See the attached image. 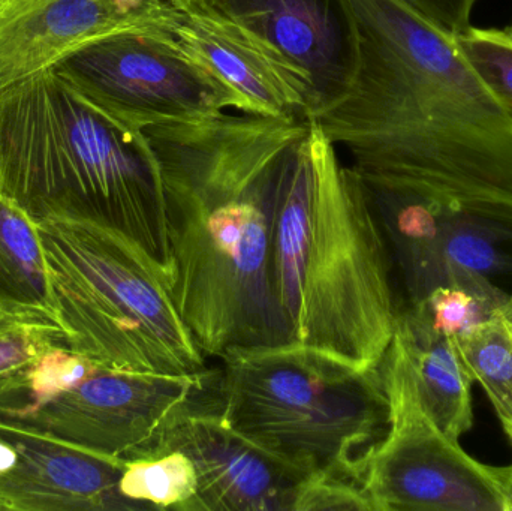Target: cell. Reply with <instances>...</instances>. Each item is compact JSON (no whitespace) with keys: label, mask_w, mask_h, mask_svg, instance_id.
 <instances>
[{"label":"cell","mask_w":512,"mask_h":511,"mask_svg":"<svg viewBox=\"0 0 512 511\" xmlns=\"http://www.w3.org/2000/svg\"><path fill=\"white\" fill-rule=\"evenodd\" d=\"M59 324L72 350L119 371L200 375L170 272L141 246L84 219H36Z\"/></svg>","instance_id":"5b68a950"},{"label":"cell","mask_w":512,"mask_h":511,"mask_svg":"<svg viewBox=\"0 0 512 511\" xmlns=\"http://www.w3.org/2000/svg\"><path fill=\"white\" fill-rule=\"evenodd\" d=\"M195 398L168 423L155 450H179L191 459L195 511H295L310 477L234 431L215 405L195 407Z\"/></svg>","instance_id":"8fae6325"},{"label":"cell","mask_w":512,"mask_h":511,"mask_svg":"<svg viewBox=\"0 0 512 511\" xmlns=\"http://www.w3.org/2000/svg\"><path fill=\"white\" fill-rule=\"evenodd\" d=\"M357 174L384 230L402 308L442 287L468 291L492 311L512 303V207Z\"/></svg>","instance_id":"ba28073f"},{"label":"cell","mask_w":512,"mask_h":511,"mask_svg":"<svg viewBox=\"0 0 512 511\" xmlns=\"http://www.w3.org/2000/svg\"><path fill=\"white\" fill-rule=\"evenodd\" d=\"M454 38L487 86L512 111V38L507 30L471 26Z\"/></svg>","instance_id":"7402d4cb"},{"label":"cell","mask_w":512,"mask_h":511,"mask_svg":"<svg viewBox=\"0 0 512 511\" xmlns=\"http://www.w3.org/2000/svg\"><path fill=\"white\" fill-rule=\"evenodd\" d=\"M63 341L65 332L54 321L0 308V381L38 362Z\"/></svg>","instance_id":"44dd1931"},{"label":"cell","mask_w":512,"mask_h":511,"mask_svg":"<svg viewBox=\"0 0 512 511\" xmlns=\"http://www.w3.org/2000/svg\"><path fill=\"white\" fill-rule=\"evenodd\" d=\"M505 30H507L508 35H510V36H511V38H512V23H511V26H510V27H508V29H505Z\"/></svg>","instance_id":"83f0119b"},{"label":"cell","mask_w":512,"mask_h":511,"mask_svg":"<svg viewBox=\"0 0 512 511\" xmlns=\"http://www.w3.org/2000/svg\"><path fill=\"white\" fill-rule=\"evenodd\" d=\"M51 69L96 107L138 131L200 122L227 108L246 113L243 99L192 60L174 33H114L72 51Z\"/></svg>","instance_id":"30bf717a"},{"label":"cell","mask_w":512,"mask_h":511,"mask_svg":"<svg viewBox=\"0 0 512 511\" xmlns=\"http://www.w3.org/2000/svg\"><path fill=\"white\" fill-rule=\"evenodd\" d=\"M454 342L512 444V303L496 309Z\"/></svg>","instance_id":"d6986e66"},{"label":"cell","mask_w":512,"mask_h":511,"mask_svg":"<svg viewBox=\"0 0 512 511\" xmlns=\"http://www.w3.org/2000/svg\"><path fill=\"white\" fill-rule=\"evenodd\" d=\"M300 69L312 92V120L351 89L358 30L351 0H201Z\"/></svg>","instance_id":"4fadbf2b"},{"label":"cell","mask_w":512,"mask_h":511,"mask_svg":"<svg viewBox=\"0 0 512 511\" xmlns=\"http://www.w3.org/2000/svg\"><path fill=\"white\" fill-rule=\"evenodd\" d=\"M207 375L119 371L63 341L0 381V420L116 459L152 455Z\"/></svg>","instance_id":"52a82bcc"},{"label":"cell","mask_w":512,"mask_h":511,"mask_svg":"<svg viewBox=\"0 0 512 511\" xmlns=\"http://www.w3.org/2000/svg\"><path fill=\"white\" fill-rule=\"evenodd\" d=\"M0 194L35 221L66 216L111 228L170 272L161 168L146 132L53 69L0 90Z\"/></svg>","instance_id":"3957f363"},{"label":"cell","mask_w":512,"mask_h":511,"mask_svg":"<svg viewBox=\"0 0 512 511\" xmlns=\"http://www.w3.org/2000/svg\"><path fill=\"white\" fill-rule=\"evenodd\" d=\"M409 306H418L433 327L451 339L465 335L495 312L478 297L454 287L436 288L426 299Z\"/></svg>","instance_id":"603a6c76"},{"label":"cell","mask_w":512,"mask_h":511,"mask_svg":"<svg viewBox=\"0 0 512 511\" xmlns=\"http://www.w3.org/2000/svg\"><path fill=\"white\" fill-rule=\"evenodd\" d=\"M192 60L243 99L246 113L312 122V92L300 69L233 21L200 6L176 32Z\"/></svg>","instance_id":"9a60e30c"},{"label":"cell","mask_w":512,"mask_h":511,"mask_svg":"<svg viewBox=\"0 0 512 511\" xmlns=\"http://www.w3.org/2000/svg\"><path fill=\"white\" fill-rule=\"evenodd\" d=\"M310 122L221 113L152 126L164 186L174 305L204 357L295 341L277 302L273 225Z\"/></svg>","instance_id":"6da1fadb"},{"label":"cell","mask_w":512,"mask_h":511,"mask_svg":"<svg viewBox=\"0 0 512 511\" xmlns=\"http://www.w3.org/2000/svg\"><path fill=\"white\" fill-rule=\"evenodd\" d=\"M5 2H8V0H0V6H2Z\"/></svg>","instance_id":"f1b7e54d"},{"label":"cell","mask_w":512,"mask_h":511,"mask_svg":"<svg viewBox=\"0 0 512 511\" xmlns=\"http://www.w3.org/2000/svg\"><path fill=\"white\" fill-rule=\"evenodd\" d=\"M125 459L0 420V511H132L120 494Z\"/></svg>","instance_id":"5bb4252c"},{"label":"cell","mask_w":512,"mask_h":511,"mask_svg":"<svg viewBox=\"0 0 512 511\" xmlns=\"http://www.w3.org/2000/svg\"><path fill=\"white\" fill-rule=\"evenodd\" d=\"M415 12L450 35L471 27L472 11L478 0H402Z\"/></svg>","instance_id":"d4e9b609"},{"label":"cell","mask_w":512,"mask_h":511,"mask_svg":"<svg viewBox=\"0 0 512 511\" xmlns=\"http://www.w3.org/2000/svg\"><path fill=\"white\" fill-rule=\"evenodd\" d=\"M508 492H510V506L512 511V464L508 465Z\"/></svg>","instance_id":"4316f807"},{"label":"cell","mask_w":512,"mask_h":511,"mask_svg":"<svg viewBox=\"0 0 512 511\" xmlns=\"http://www.w3.org/2000/svg\"><path fill=\"white\" fill-rule=\"evenodd\" d=\"M379 369L390 425L361 485L372 511H511L508 467L477 461L435 425L391 348Z\"/></svg>","instance_id":"9c48e42d"},{"label":"cell","mask_w":512,"mask_h":511,"mask_svg":"<svg viewBox=\"0 0 512 511\" xmlns=\"http://www.w3.org/2000/svg\"><path fill=\"white\" fill-rule=\"evenodd\" d=\"M119 489L132 511H195L197 471L185 453L159 450L143 458L125 459Z\"/></svg>","instance_id":"ffe728a7"},{"label":"cell","mask_w":512,"mask_h":511,"mask_svg":"<svg viewBox=\"0 0 512 511\" xmlns=\"http://www.w3.org/2000/svg\"><path fill=\"white\" fill-rule=\"evenodd\" d=\"M312 210L313 164L307 135L286 168L273 225L274 288L294 335L309 251Z\"/></svg>","instance_id":"e0dca14e"},{"label":"cell","mask_w":512,"mask_h":511,"mask_svg":"<svg viewBox=\"0 0 512 511\" xmlns=\"http://www.w3.org/2000/svg\"><path fill=\"white\" fill-rule=\"evenodd\" d=\"M358 68L315 122L357 173L512 207V111L456 38L402 0H351Z\"/></svg>","instance_id":"7a4b0ae2"},{"label":"cell","mask_w":512,"mask_h":511,"mask_svg":"<svg viewBox=\"0 0 512 511\" xmlns=\"http://www.w3.org/2000/svg\"><path fill=\"white\" fill-rule=\"evenodd\" d=\"M216 411L234 431L309 477L363 485L390 425L381 369L300 342L222 359Z\"/></svg>","instance_id":"277c9868"},{"label":"cell","mask_w":512,"mask_h":511,"mask_svg":"<svg viewBox=\"0 0 512 511\" xmlns=\"http://www.w3.org/2000/svg\"><path fill=\"white\" fill-rule=\"evenodd\" d=\"M168 2L176 6L177 9H180V11L185 12V14L195 11V9L201 6V0H168Z\"/></svg>","instance_id":"484cf974"},{"label":"cell","mask_w":512,"mask_h":511,"mask_svg":"<svg viewBox=\"0 0 512 511\" xmlns=\"http://www.w3.org/2000/svg\"><path fill=\"white\" fill-rule=\"evenodd\" d=\"M0 308L38 315L59 324L38 225L32 216L2 194Z\"/></svg>","instance_id":"ac0fdd59"},{"label":"cell","mask_w":512,"mask_h":511,"mask_svg":"<svg viewBox=\"0 0 512 511\" xmlns=\"http://www.w3.org/2000/svg\"><path fill=\"white\" fill-rule=\"evenodd\" d=\"M372 511L363 488L355 483L310 477L301 489L295 511Z\"/></svg>","instance_id":"cb8c5ba5"},{"label":"cell","mask_w":512,"mask_h":511,"mask_svg":"<svg viewBox=\"0 0 512 511\" xmlns=\"http://www.w3.org/2000/svg\"><path fill=\"white\" fill-rule=\"evenodd\" d=\"M185 15L168 0H8L0 6V90L104 36L174 33Z\"/></svg>","instance_id":"7c38bea8"},{"label":"cell","mask_w":512,"mask_h":511,"mask_svg":"<svg viewBox=\"0 0 512 511\" xmlns=\"http://www.w3.org/2000/svg\"><path fill=\"white\" fill-rule=\"evenodd\" d=\"M313 210L295 341L378 368L402 311L393 258L369 195L310 122Z\"/></svg>","instance_id":"8992f818"},{"label":"cell","mask_w":512,"mask_h":511,"mask_svg":"<svg viewBox=\"0 0 512 511\" xmlns=\"http://www.w3.org/2000/svg\"><path fill=\"white\" fill-rule=\"evenodd\" d=\"M390 348L435 425L457 441L471 431L474 380L454 339L433 327L418 306H403Z\"/></svg>","instance_id":"2e32d148"}]
</instances>
